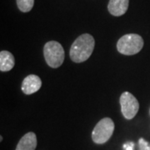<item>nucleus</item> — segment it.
I'll return each instance as SVG.
<instances>
[{"label":"nucleus","mask_w":150,"mask_h":150,"mask_svg":"<svg viewBox=\"0 0 150 150\" xmlns=\"http://www.w3.org/2000/svg\"><path fill=\"white\" fill-rule=\"evenodd\" d=\"M95 45L93 37L88 33H83L73 43L69 55L74 63L84 62L92 55Z\"/></svg>","instance_id":"f257e3e1"},{"label":"nucleus","mask_w":150,"mask_h":150,"mask_svg":"<svg viewBox=\"0 0 150 150\" xmlns=\"http://www.w3.org/2000/svg\"><path fill=\"white\" fill-rule=\"evenodd\" d=\"M144 47V39L139 34L129 33L119 38L117 43V49L124 55H134L141 51Z\"/></svg>","instance_id":"f03ea898"},{"label":"nucleus","mask_w":150,"mask_h":150,"mask_svg":"<svg viewBox=\"0 0 150 150\" xmlns=\"http://www.w3.org/2000/svg\"><path fill=\"white\" fill-rule=\"evenodd\" d=\"M43 54L48 66L57 69L64 61V50L63 46L57 41H49L44 45Z\"/></svg>","instance_id":"7ed1b4c3"},{"label":"nucleus","mask_w":150,"mask_h":150,"mask_svg":"<svg viewBox=\"0 0 150 150\" xmlns=\"http://www.w3.org/2000/svg\"><path fill=\"white\" fill-rule=\"evenodd\" d=\"M114 131V123L110 118L101 119L93 130L92 139L98 144H103L112 137Z\"/></svg>","instance_id":"20e7f679"},{"label":"nucleus","mask_w":150,"mask_h":150,"mask_svg":"<svg viewBox=\"0 0 150 150\" xmlns=\"http://www.w3.org/2000/svg\"><path fill=\"white\" fill-rule=\"evenodd\" d=\"M121 111L126 119L134 118L139 109V103L137 98L129 92H124L120 97Z\"/></svg>","instance_id":"39448f33"},{"label":"nucleus","mask_w":150,"mask_h":150,"mask_svg":"<svg viewBox=\"0 0 150 150\" xmlns=\"http://www.w3.org/2000/svg\"><path fill=\"white\" fill-rule=\"evenodd\" d=\"M42 81L40 78L35 74L27 76L22 83V91L25 94H33L40 89Z\"/></svg>","instance_id":"423d86ee"},{"label":"nucleus","mask_w":150,"mask_h":150,"mask_svg":"<svg viewBox=\"0 0 150 150\" xmlns=\"http://www.w3.org/2000/svg\"><path fill=\"white\" fill-rule=\"evenodd\" d=\"M129 0H109L108 8L113 16H122L129 8Z\"/></svg>","instance_id":"0eeeda50"},{"label":"nucleus","mask_w":150,"mask_h":150,"mask_svg":"<svg viewBox=\"0 0 150 150\" xmlns=\"http://www.w3.org/2000/svg\"><path fill=\"white\" fill-rule=\"evenodd\" d=\"M37 147V137L34 133L29 132L19 140L16 150H35Z\"/></svg>","instance_id":"6e6552de"},{"label":"nucleus","mask_w":150,"mask_h":150,"mask_svg":"<svg viewBox=\"0 0 150 150\" xmlns=\"http://www.w3.org/2000/svg\"><path fill=\"white\" fill-rule=\"evenodd\" d=\"M15 64L13 55L8 51H1L0 53V70L1 72L10 71Z\"/></svg>","instance_id":"1a4fd4ad"},{"label":"nucleus","mask_w":150,"mask_h":150,"mask_svg":"<svg viewBox=\"0 0 150 150\" xmlns=\"http://www.w3.org/2000/svg\"><path fill=\"white\" fill-rule=\"evenodd\" d=\"M17 5L23 13H28L31 10L34 4V0H16Z\"/></svg>","instance_id":"9d476101"},{"label":"nucleus","mask_w":150,"mask_h":150,"mask_svg":"<svg viewBox=\"0 0 150 150\" xmlns=\"http://www.w3.org/2000/svg\"><path fill=\"white\" fill-rule=\"evenodd\" d=\"M140 150H150V144L144 139H140L139 141Z\"/></svg>","instance_id":"9b49d317"},{"label":"nucleus","mask_w":150,"mask_h":150,"mask_svg":"<svg viewBox=\"0 0 150 150\" xmlns=\"http://www.w3.org/2000/svg\"><path fill=\"white\" fill-rule=\"evenodd\" d=\"M123 148L125 149V150H133L134 144L133 143H127L126 144L123 145Z\"/></svg>","instance_id":"f8f14e48"},{"label":"nucleus","mask_w":150,"mask_h":150,"mask_svg":"<svg viewBox=\"0 0 150 150\" xmlns=\"http://www.w3.org/2000/svg\"><path fill=\"white\" fill-rule=\"evenodd\" d=\"M2 140H3V137L1 136V137H0V141H2Z\"/></svg>","instance_id":"ddd939ff"}]
</instances>
